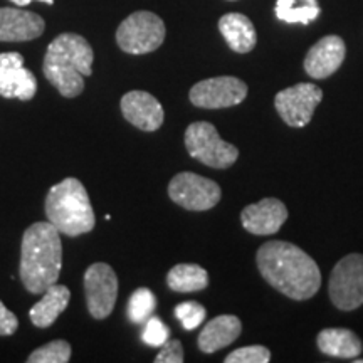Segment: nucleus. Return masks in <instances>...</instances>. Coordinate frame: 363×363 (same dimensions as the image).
<instances>
[{
    "instance_id": "obj_1",
    "label": "nucleus",
    "mask_w": 363,
    "mask_h": 363,
    "mask_svg": "<svg viewBox=\"0 0 363 363\" xmlns=\"http://www.w3.org/2000/svg\"><path fill=\"white\" fill-rule=\"evenodd\" d=\"M256 262L262 278L294 301L313 298L321 286V272L315 259L291 242L269 240L262 244Z\"/></svg>"
},
{
    "instance_id": "obj_2",
    "label": "nucleus",
    "mask_w": 363,
    "mask_h": 363,
    "mask_svg": "<svg viewBox=\"0 0 363 363\" xmlns=\"http://www.w3.org/2000/svg\"><path fill=\"white\" fill-rule=\"evenodd\" d=\"M62 267L61 233L51 222H34L22 235L21 279L26 289L40 294L57 283Z\"/></svg>"
},
{
    "instance_id": "obj_3",
    "label": "nucleus",
    "mask_w": 363,
    "mask_h": 363,
    "mask_svg": "<svg viewBox=\"0 0 363 363\" xmlns=\"http://www.w3.org/2000/svg\"><path fill=\"white\" fill-rule=\"evenodd\" d=\"M94 52L83 35L59 34L44 56L45 79L65 98H76L84 91V76L93 74Z\"/></svg>"
},
{
    "instance_id": "obj_4",
    "label": "nucleus",
    "mask_w": 363,
    "mask_h": 363,
    "mask_svg": "<svg viewBox=\"0 0 363 363\" xmlns=\"http://www.w3.org/2000/svg\"><path fill=\"white\" fill-rule=\"evenodd\" d=\"M44 207L48 220L59 233L69 238L91 233L96 225L89 195L84 185L72 177L52 185Z\"/></svg>"
},
{
    "instance_id": "obj_5",
    "label": "nucleus",
    "mask_w": 363,
    "mask_h": 363,
    "mask_svg": "<svg viewBox=\"0 0 363 363\" xmlns=\"http://www.w3.org/2000/svg\"><path fill=\"white\" fill-rule=\"evenodd\" d=\"M189 155L211 169H229L239 158V150L220 138L219 131L207 121H195L185 130Z\"/></svg>"
},
{
    "instance_id": "obj_6",
    "label": "nucleus",
    "mask_w": 363,
    "mask_h": 363,
    "mask_svg": "<svg viewBox=\"0 0 363 363\" xmlns=\"http://www.w3.org/2000/svg\"><path fill=\"white\" fill-rule=\"evenodd\" d=\"M165 40V24L157 13L148 11L133 12L116 30V43L123 52L148 54L157 51Z\"/></svg>"
},
{
    "instance_id": "obj_7",
    "label": "nucleus",
    "mask_w": 363,
    "mask_h": 363,
    "mask_svg": "<svg viewBox=\"0 0 363 363\" xmlns=\"http://www.w3.org/2000/svg\"><path fill=\"white\" fill-rule=\"evenodd\" d=\"M328 293L331 303L342 311L363 305V254H348L337 262L330 274Z\"/></svg>"
},
{
    "instance_id": "obj_8",
    "label": "nucleus",
    "mask_w": 363,
    "mask_h": 363,
    "mask_svg": "<svg viewBox=\"0 0 363 363\" xmlns=\"http://www.w3.org/2000/svg\"><path fill=\"white\" fill-rule=\"evenodd\" d=\"M323 101V91L311 83H298L279 91L274 98V106L281 120L291 128L310 125L316 106Z\"/></svg>"
},
{
    "instance_id": "obj_9",
    "label": "nucleus",
    "mask_w": 363,
    "mask_h": 363,
    "mask_svg": "<svg viewBox=\"0 0 363 363\" xmlns=\"http://www.w3.org/2000/svg\"><path fill=\"white\" fill-rule=\"evenodd\" d=\"M169 197L187 211L202 212L219 203L222 190L214 180L192 172H182L170 180Z\"/></svg>"
},
{
    "instance_id": "obj_10",
    "label": "nucleus",
    "mask_w": 363,
    "mask_h": 363,
    "mask_svg": "<svg viewBox=\"0 0 363 363\" xmlns=\"http://www.w3.org/2000/svg\"><path fill=\"white\" fill-rule=\"evenodd\" d=\"M84 293L89 315L104 320L111 315L118 298V278L106 262H94L84 272Z\"/></svg>"
},
{
    "instance_id": "obj_11",
    "label": "nucleus",
    "mask_w": 363,
    "mask_h": 363,
    "mask_svg": "<svg viewBox=\"0 0 363 363\" xmlns=\"http://www.w3.org/2000/svg\"><path fill=\"white\" fill-rule=\"evenodd\" d=\"M247 96V84L234 76L203 79L190 89V101L203 110H222L238 106Z\"/></svg>"
},
{
    "instance_id": "obj_12",
    "label": "nucleus",
    "mask_w": 363,
    "mask_h": 363,
    "mask_svg": "<svg viewBox=\"0 0 363 363\" xmlns=\"http://www.w3.org/2000/svg\"><path fill=\"white\" fill-rule=\"evenodd\" d=\"M35 91H38V79L34 72L24 66L22 54H0V96L29 101L35 96Z\"/></svg>"
},
{
    "instance_id": "obj_13",
    "label": "nucleus",
    "mask_w": 363,
    "mask_h": 363,
    "mask_svg": "<svg viewBox=\"0 0 363 363\" xmlns=\"http://www.w3.org/2000/svg\"><path fill=\"white\" fill-rule=\"evenodd\" d=\"M288 219V208L274 197L262 199L251 203L240 212V222L249 234L271 235L276 234Z\"/></svg>"
},
{
    "instance_id": "obj_14",
    "label": "nucleus",
    "mask_w": 363,
    "mask_h": 363,
    "mask_svg": "<svg viewBox=\"0 0 363 363\" xmlns=\"http://www.w3.org/2000/svg\"><path fill=\"white\" fill-rule=\"evenodd\" d=\"M120 106L125 120L143 131L158 130L165 120L160 101L147 91H130L121 98Z\"/></svg>"
},
{
    "instance_id": "obj_15",
    "label": "nucleus",
    "mask_w": 363,
    "mask_h": 363,
    "mask_svg": "<svg viewBox=\"0 0 363 363\" xmlns=\"http://www.w3.org/2000/svg\"><path fill=\"white\" fill-rule=\"evenodd\" d=\"M347 45L340 35H326L308 51L305 57V71L315 79L330 78L343 65Z\"/></svg>"
},
{
    "instance_id": "obj_16",
    "label": "nucleus",
    "mask_w": 363,
    "mask_h": 363,
    "mask_svg": "<svg viewBox=\"0 0 363 363\" xmlns=\"http://www.w3.org/2000/svg\"><path fill=\"white\" fill-rule=\"evenodd\" d=\"M45 22L38 13L16 7H0V43H27L43 35Z\"/></svg>"
},
{
    "instance_id": "obj_17",
    "label": "nucleus",
    "mask_w": 363,
    "mask_h": 363,
    "mask_svg": "<svg viewBox=\"0 0 363 363\" xmlns=\"http://www.w3.org/2000/svg\"><path fill=\"white\" fill-rule=\"evenodd\" d=\"M242 331V323L238 316L234 315H220L216 316L203 326L199 335V348L203 353H216L222 348L229 347L239 338Z\"/></svg>"
},
{
    "instance_id": "obj_18",
    "label": "nucleus",
    "mask_w": 363,
    "mask_h": 363,
    "mask_svg": "<svg viewBox=\"0 0 363 363\" xmlns=\"http://www.w3.org/2000/svg\"><path fill=\"white\" fill-rule=\"evenodd\" d=\"M219 30L234 52L246 54L256 48V27L244 13L230 12L222 16L219 21Z\"/></svg>"
},
{
    "instance_id": "obj_19",
    "label": "nucleus",
    "mask_w": 363,
    "mask_h": 363,
    "mask_svg": "<svg viewBox=\"0 0 363 363\" xmlns=\"http://www.w3.org/2000/svg\"><path fill=\"white\" fill-rule=\"evenodd\" d=\"M71 291L62 284H52L44 291V296L39 303L30 308L29 318L34 326L38 328H49L56 323V320L62 311L69 305Z\"/></svg>"
},
{
    "instance_id": "obj_20",
    "label": "nucleus",
    "mask_w": 363,
    "mask_h": 363,
    "mask_svg": "<svg viewBox=\"0 0 363 363\" xmlns=\"http://www.w3.org/2000/svg\"><path fill=\"white\" fill-rule=\"evenodd\" d=\"M318 348L328 357L357 358L363 352L362 340L347 328H325L318 333Z\"/></svg>"
},
{
    "instance_id": "obj_21",
    "label": "nucleus",
    "mask_w": 363,
    "mask_h": 363,
    "mask_svg": "<svg viewBox=\"0 0 363 363\" xmlns=\"http://www.w3.org/2000/svg\"><path fill=\"white\" fill-rule=\"evenodd\" d=\"M167 286L177 293L202 291L208 286V272L199 264H177L167 274Z\"/></svg>"
},
{
    "instance_id": "obj_22",
    "label": "nucleus",
    "mask_w": 363,
    "mask_h": 363,
    "mask_svg": "<svg viewBox=\"0 0 363 363\" xmlns=\"http://www.w3.org/2000/svg\"><path fill=\"white\" fill-rule=\"evenodd\" d=\"M276 17L288 24H310L320 16L318 0H278L274 7Z\"/></svg>"
},
{
    "instance_id": "obj_23",
    "label": "nucleus",
    "mask_w": 363,
    "mask_h": 363,
    "mask_svg": "<svg viewBox=\"0 0 363 363\" xmlns=\"http://www.w3.org/2000/svg\"><path fill=\"white\" fill-rule=\"evenodd\" d=\"M157 308L155 294L148 288H138L130 296L128 301V318L136 325L147 323L148 318L153 316V311Z\"/></svg>"
},
{
    "instance_id": "obj_24",
    "label": "nucleus",
    "mask_w": 363,
    "mask_h": 363,
    "mask_svg": "<svg viewBox=\"0 0 363 363\" xmlns=\"http://www.w3.org/2000/svg\"><path fill=\"white\" fill-rule=\"evenodd\" d=\"M71 358V347L65 340H54L45 343L30 353L27 362L29 363H67Z\"/></svg>"
},
{
    "instance_id": "obj_25",
    "label": "nucleus",
    "mask_w": 363,
    "mask_h": 363,
    "mask_svg": "<svg viewBox=\"0 0 363 363\" xmlns=\"http://www.w3.org/2000/svg\"><path fill=\"white\" fill-rule=\"evenodd\" d=\"M206 315H207L206 308L197 301L180 303V305L175 308L177 320L180 321L182 326H184V330L187 331L197 330L199 326L203 323V320H206Z\"/></svg>"
},
{
    "instance_id": "obj_26",
    "label": "nucleus",
    "mask_w": 363,
    "mask_h": 363,
    "mask_svg": "<svg viewBox=\"0 0 363 363\" xmlns=\"http://www.w3.org/2000/svg\"><path fill=\"white\" fill-rule=\"evenodd\" d=\"M225 363H267L271 362L269 348L262 345H251V347H242L238 350L230 352L225 357Z\"/></svg>"
},
{
    "instance_id": "obj_27",
    "label": "nucleus",
    "mask_w": 363,
    "mask_h": 363,
    "mask_svg": "<svg viewBox=\"0 0 363 363\" xmlns=\"http://www.w3.org/2000/svg\"><path fill=\"white\" fill-rule=\"evenodd\" d=\"M169 337H170L169 326L163 323L160 318L157 316L148 318L142 333V340L148 345V347L162 348L163 345L169 342Z\"/></svg>"
},
{
    "instance_id": "obj_28",
    "label": "nucleus",
    "mask_w": 363,
    "mask_h": 363,
    "mask_svg": "<svg viewBox=\"0 0 363 363\" xmlns=\"http://www.w3.org/2000/svg\"><path fill=\"white\" fill-rule=\"evenodd\" d=\"M157 363H182L184 362V348L179 340H169L155 357Z\"/></svg>"
},
{
    "instance_id": "obj_29",
    "label": "nucleus",
    "mask_w": 363,
    "mask_h": 363,
    "mask_svg": "<svg viewBox=\"0 0 363 363\" xmlns=\"http://www.w3.org/2000/svg\"><path fill=\"white\" fill-rule=\"evenodd\" d=\"M19 328V320L13 315L12 311H9L6 305L0 301V335L2 337H9V335H13Z\"/></svg>"
},
{
    "instance_id": "obj_30",
    "label": "nucleus",
    "mask_w": 363,
    "mask_h": 363,
    "mask_svg": "<svg viewBox=\"0 0 363 363\" xmlns=\"http://www.w3.org/2000/svg\"><path fill=\"white\" fill-rule=\"evenodd\" d=\"M11 2L16 4V6H19V7H26V6H29L30 2H34V0H11ZM38 2H44V4H48V6H52L54 0H38Z\"/></svg>"
},
{
    "instance_id": "obj_31",
    "label": "nucleus",
    "mask_w": 363,
    "mask_h": 363,
    "mask_svg": "<svg viewBox=\"0 0 363 363\" xmlns=\"http://www.w3.org/2000/svg\"><path fill=\"white\" fill-rule=\"evenodd\" d=\"M230 2H234V0H230Z\"/></svg>"
}]
</instances>
